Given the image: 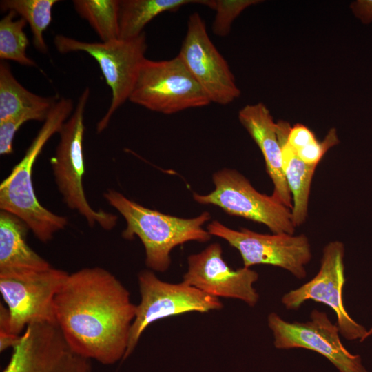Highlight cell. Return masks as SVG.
Wrapping results in <instances>:
<instances>
[{
    "mask_svg": "<svg viewBox=\"0 0 372 372\" xmlns=\"http://www.w3.org/2000/svg\"><path fill=\"white\" fill-rule=\"evenodd\" d=\"M138 282L141 300L136 304L123 360L132 353L144 331L154 322L192 311L205 313L218 310L223 307L218 298L183 281L180 283L163 281L150 270L141 271Z\"/></svg>",
    "mask_w": 372,
    "mask_h": 372,
    "instance_id": "obj_9",
    "label": "cell"
},
{
    "mask_svg": "<svg viewBox=\"0 0 372 372\" xmlns=\"http://www.w3.org/2000/svg\"><path fill=\"white\" fill-rule=\"evenodd\" d=\"M128 101L164 114L211 103L178 56L164 61L146 58Z\"/></svg>",
    "mask_w": 372,
    "mask_h": 372,
    "instance_id": "obj_7",
    "label": "cell"
},
{
    "mask_svg": "<svg viewBox=\"0 0 372 372\" xmlns=\"http://www.w3.org/2000/svg\"><path fill=\"white\" fill-rule=\"evenodd\" d=\"M200 3V0H120L119 39L138 37L145 32V27L163 12Z\"/></svg>",
    "mask_w": 372,
    "mask_h": 372,
    "instance_id": "obj_19",
    "label": "cell"
},
{
    "mask_svg": "<svg viewBox=\"0 0 372 372\" xmlns=\"http://www.w3.org/2000/svg\"><path fill=\"white\" fill-rule=\"evenodd\" d=\"M90 94L89 87H85L72 114L63 124L59 132L60 140L50 163L57 187L68 207L85 218L90 227L97 223L103 229L111 230L116 225L117 216L101 209H94L86 198L83 186L84 114Z\"/></svg>",
    "mask_w": 372,
    "mask_h": 372,
    "instance_id": "obj_5",
    "label": "cell"
},
{
    "mask_svg": "<svg viewBox=\"0 0 372 372\" xmlns=\"http://www.w3.org/2000/svg\"><path fill=\"white\" fill-rule=\"evenodd\" d=\"M317 140L314 132L301 123L291 126L287 138L289 145L294 152L307 147Z\"/></svg>",
    "mask_w": 372,
    "mask_h": 372,
    "instance_id": "obj_27",
    "label": "cell"
},
{
    "mask_svg": "<svg viewBox=\"0 0 372 372\" xmlns=\"http://www.w3.org/2000/svg\"><path fill=\"white\" fill-rule=\"evenodd\" d=\"M50 110H27L0 122V154L13 152L14 138L22 125L29 121H45Z\"/></svg>",
    "mask_w": 372,
    "mask_h": 372,
    "instance_id": "obj_25",
    "label": "cell"
},
{
    "mask_svg": "<svg viewBox=\"0 0 372 372\" xmlns=\"http://www.w3.org/2000/svg\"><path fill=\"white\" fill-rule=\"evenodd\" d=\"M311 320L289 322L276 313L268 316V326L280 349L302 348L320 353L331 362L339 372H367L359 355L349 352L339 336V328L324 312L314 309Z\"/></svg>",
    "mask_w": 372,
    "mask_h": 372,
    "instance_id": "obj_14",
    "label": "cell"
},
{
    "mask_svg": "<svg viewBox=\"0 0 372 372\" xmlns=\"http://www.w3.org/2000/svg\"><path fill=\"white\" fill-rule=\"evenodd\" d=\"M260 2V0H200V4L216 12L212 32L223 37L229 34L233 22L245 9Z\"/></svg>",
    "mask_w": 372,
    "mask_h": 372,
    "instance_id": "obj_24",
    "label": "cell"
},
{
    "mask_svg": "<svg viewBox=\"0 0 372 372\" xmlns=\"http://www.w3.org/2000/svg\"><path fill=\"white\" fill-rule=\"evenodd\" d=\"M371 334H372V327L369 331H367L366 338L371 335Z\"/></svg>",
    "mask_w": 372,
    "mask_h": 372,
    "instance_id": "obj_29",
    "label": "cell"
},
{
    "mask_svg": "<svg viewBox=\"0 0 372 372\" xmlns=\"http://www.w3.org/2000/svg\"><path fill=\"white\" fill-rule=\"evenodd\" d=\"M57 0H2L0 8L3 12L13 11L24 19L32 33L34 48L41 53L48 52L43 33L50 25L54 6Z\"/></svg>",
    "mask_w": 372,
    "mask_h": 372,
    "instance_id": "obj_22",
    "label": "cell"
},
{
    "mask_svg": "<svg viewBox=\"0 0 372 372\" xmlns=\"http://www.w3.org/2000/svg\"><path fill=\"white\" fill-rule=\"evenodd\" d=\"M68 274L51 267L0 275V293L6 305H0L1 347H10L31 323H56L55 297Z\"/></svg>",
    "mask_w": 372,
    "mask_h": 372,
    "instance_id": "obj_4",
    "label": "cell"
},
{
    "mask_svg": "<svg viewBox=\"0 0 372 372\" xmlns=\"http://www.w3.org/2000/svg\"><path fill=\"white\" fill-rule=\"evenodd\" d=\"M276 127L282 148L283 171L292 196V222L297 227L303 225L308 216L311 185L317 165L304 163L290 147L287 138L291 125L287 121H278Z\"/></svg>",
    "mask_w": 372,
    "mask_h": 372,
    "instance_id": "obj_18",
    "label": "cell"
},
{
    "mask_svg": "<svg viewBox=\"0 0 372 372\" xmlns=\"http://www.w3.org/2000/svg\"><path fill=\"white\" fill-rule=\"evenodd\" d=\"M344 256V244L338 240L329 242L323 248L318 273L301 287L285 293L281 301L286 309L292 310L308 300L323 303L335 313L340 333L345 339L362 342L368 331L349 316L343 304Z\"/></svg>",
    "mask_w": 372,
    "mask_h": 372,
    "instance_id": "obj_12",
    "label": "cell"
},
{
    "mask_svg": "<svg viewBox=\"0 0 372 372\" xmlns=\"http://www.w3.org/2000/svg\"><path fill=\"white\" fill-rule=\"evenodd\" d=\"M28 226L17 216L0 213V275L43 271L50 263L26 241Z\"/></svg>",
    "mask_w": 372,
    "mask_h": 372,
    "instance_id": "obj_17",
    "label": "cell"
},
{
    "mask_svg": "<svg viewBox=\"0 0 372 372\" xmlns=\"http://www.w3.org/2000/svg\"><path fill=\"white\" fill-rule=\"evenodd\" d=\"M104 198L126 221L123 238L132 240L137 236L141 240L145 251V265L153 271L168 269L170 253L175 247L189 241L206 242L211 238V235L203 227L211 218L208 211L183 218L143 207L114 189L107 190Z\"/></svg>",
    "mask_w": 372,
    "mask_h": 372,
    "instance_id": "obj_3",
    "label": "cell"
},
{
    "mask_svg": "<svg viewBox=\"0 0 372 372\" xmlns=\"http://www.w3.org/2000/svg\"><path fill=\"white\" fill-rule=\"evenodd\" d=\"M220 244L212 243L202 251L187 258L188 268L183 282L216 297L242 300L255 306L259 294L254 287L258 273L245 267L233 269L223 258Z\"/></svg>",
    "mask_w": 372,
    "mask_h": 372,
    "instance_id": "obj_15",
    "label": "cell"
},
{
    "mask_svg": "<svg viewBox=\"0 0 372 372\" xmlns=\"http://www.w3.org/2000/svg\"><path fill=\"white\" fill-rule=\"evenodd\" d=\"M54 309L57 326L78 354L104 365L123 360L136 305L111 272L94 267L69 273Z\"/></svg>",
    "mask_w": 372,
    "mask_h": 372,
    "instance_id": "obj_1",
    "label": "cell"
},
{
    "mask_svg": "<svg viewBox=\"0 0 372 372\" xmlns=\"http://www.w3.org/2000/svg\"><path fill=\"white\" fill-rule=\"evenodd\" d=\"M17 15L8 11L0 21V59L35 67L37 63L26 53L29 40L23 28L27 22L21 17L16 19Z\"/></svg>",
    "mask_w": 372,
    "mask_h": 372,
    "instance_id": "obj_23",
    "label": "cell"
},
{
    "mask_svg": "<svg viewBox=\"0 0 372 372\" xmlns=\"http://www.w3.org/2000/svg\"><path fill=\"white\" fill-rule=\"evenodd\" d=\"M339 143L337 130L332 127L329 130L322 141L317 140L295 153L304 163L318 165L325 154Z\"/></svg>",
    "mask_w": 372,
    "mask_h": 372,
    "instance_id": "obj_26",
    "label": "cell"
},
{
    "mask_svg": "<svg viewBox=\"0 0 372 372\" xmlns=\"http://www.w3.org/2000/svg\"><path fill=\"white\" fill-rule=\"evenodd\" d=\"M2 372H93L91 360L70 347L56 323L30 324Z\"/></svg>",
    "mask_w": 372,
    "mask_h": 372,
    "instance_id": "obj_11",
    "label": "cell"
},
{
    "mask_svg": "<svg viewBox=\"0 0 372 372\" xmlns=\"http://www.w3.org/2000/svg\"><path fill=\"white\" fill-rule=\"evenodd\" d=\"M54 43L61 54L84 52L98 63L106 83L112 90L109 108L96 125V132H102L115 112L129 100L141 67L146 59L145 32L134 39H118L107 42H87L56 34Z\"/></svg>",
    "mask_w": 372,
    "mask_h": 372,
    "instance_id": "obj_6",
    "label": "cell"
},
{
    "mask_svg": "<svg viewBox=\"0 0 372 372\" xmlns=\"http://www.w3.org/2000/svg\"><path fill=\"white\" fill-rule=\"evenodd\" d=\"M238 120L262 152L273 185L272 196L291 209L292 196L283 171L276 122L269 110L261 102L249 104L238 112Z\"/></svg>",
    "mask_w": 372,
    "mask_h": 372,
    "instance_id": "obj_16",
    "label": "cell"
},
{
    "mask_svg": "<svg viewBox=\"0 0 372 372\" xmlns=\"http://www.w3.org/2000/svg\"><path fill=\"white\" fill-rule=\"evenodd\" d=\"M349 8L355 18L362 23H372V0H355L350 3Z\"/></svg>",
    "mask_w": 372,
    "mask_h": 372,
    "instance_id": "obj_28",
    "label": "cell"
},
{
    "mask_svg": "<svg viewBox=\"0 0 372 372\" xmlns=\"http://www.w3.org/2000/svg\"><path fill=\"white\" fill-rule=\"evenodd\" d=\"M178 56L209 97L211 103L228 105L240 94L230 68L210 39L198 12L189 17Z\"/></svg>",
    "mask_w": 372,
    "mask_h": 372,
    "instance_id": "obj_13",
    "label": "cell"
},
{
    "mask_svg": "<svg viewBox=\"0 0 372 372\" xmlns=\"http://www.w3.org/2000/svg\"><path fill=\"white\" fill-rule=\"evenodd\" d=\"M215 189L202 195L194 193V200L214 205L225 213L266 225L273 234H293L291 210L275 197L261 194L238 171L223 168L212 176Z\"/></svg>",
    "mask_w": 372,
    "mask_h": 372,
    "instance_id": "obj_8",
    "label": "cell"
},
{
    "mask_svg": "<svg viewBox=\"0 0 372 372\" xmlns=\"http://www.w3.org/2000/svg\"><path fill=\"white\" fill-rule=\"evenodd\" d=\"M207 231L225 240L240 253L245 267L269 265L289 271L298 279L306 277L305 266L311 259V245L304 234H265L246 228L234 230L217 220L209 223Z\"/></svg>",
    "mask_w": 372,
    "mask_h": 372,
    "instance_id": "obj_10",
    "label": "cell"
},
{
    "mask_svg": "<svg viewBox=\"0 0 372 372\" xmlns=\"http://www.w3.org/2000/svg\"><path fill=\"white\" fill-rule=\"evenodd\" d=\"M70 99H58L22 159L0 185V208L21 220L42 242L68 225L66 217L57 215L39 203L32 183L33 165L45 144L59 133L74 111Z\"/></svg>",
    "mask_w": 372,
    "mask_h": 372,
    "instance_id": "obj_2",
    "label": "cell"
},
{
    "mask_svg": "<svg viewBox=\"0 0 372 372\" xmlns=\"http://www.w3.org/2000/svg\"><path fill=\"white\" fill-rule=\"evenodd\" d=\"M44 97L25 88L14 76L10 65L0 63V122L30 110H50L58 101Z\"/></svg>",
    "mask_w": 372,
    "mask_h": 372,
    "instance_id": "obj_20",
    "label": "cell"
},
{
    "mask_svg": "<svg viewBox=\"0 0 372 372\" xmlns=\"http://www.w3.org/2000/svg\"><path fill=\"white\" fill-rule=\"evenodd\" d=\"M72 3L102 42L119 39L120 0H74Z\"/></svg>",
    "mask_w": 372,
    "mask_h": 372,
    "instance_id": "obj_21",
    "label": "cell"
}]
</instances>
